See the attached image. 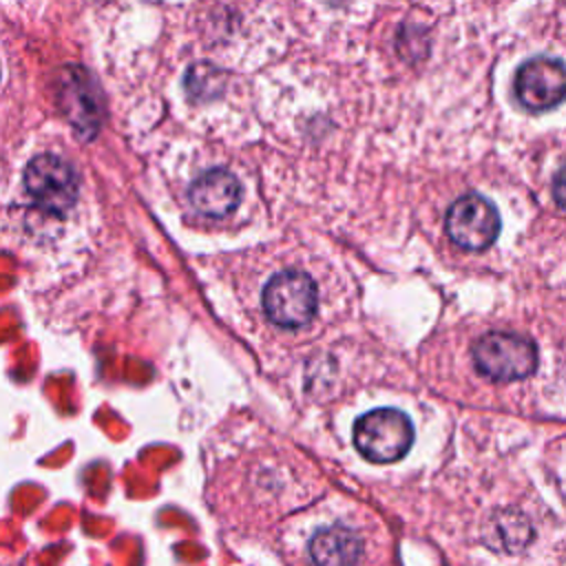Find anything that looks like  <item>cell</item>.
<instances>
[{
  "label": "cell",
  "mask_w": 566,
  "mask_h": 566,
  "mask_svg": "<svg viewBox=\"0 0 566 566\" xmlns=\"http://www.w3.org/2000/svg\"><path fill=\"white\" fill-rule=\"evenodd\" d=\"M475 369L495 380L511 382L531 376L537 367V347L531 338L513 332H489L471 347Z\"/></svg>",
  "instance_id": "obj_1"
},
{
  "label": "cell",
  "mask_w": 566,
  "mask_h": 566,
  "mask_svg": "<svg viewBox=\"0 0 566 566\" xmlns=\"http://www.w3.org/2000/svg\"><path fill=\"white\" fill-rule=\"evenodd\" d=\"M354 444L371 462H394L407 455L413 444L409 416L394 407H378L363 413L354 424Z\"/></svg>",
  "instance_id": "obj_2"
},
{
  "label": "cell",
  "mask_w": 566,
  "mask_h": 566,
  "mask_svg": "<svg viewBox=\"0 0 566 566\" xmlns=\"http://www.w3.org/2000/svg\"><path fill=\"white\" fill-rule=\"evenodd\" d=\"M261 305L274 325L296 329L314 318L318 290L310 274L298 270H283L265 283Z\"/></svg>",
  "instance_id": "obj_3"
},
{
  "label": "cell",
  "mask_w": 566,
  "mask_h": 566,
  "mask_svg": "<svg viewBox=\"0 0 566 566\" xmlns=\"http://www.w3.org/2000/svg\"><path fill=\"white\" fill-rule=\"evenodd\" d=\"M500 228L497 208L478 192L458 197L444 214L447 237L462 250H486L497 239Z\"/></svg>",
  "instance_id": "obj_4"
},
{
  "label": "cell",
  "mask_w": 566,
  "mask_h": 566,
  "mask_svg": "<svg viewBox=\"0 0 566 566\" xmlns=\"http://www.w3.org/2000/svg\"><path fill=\"white\" fill-rule=\"evenodd\" d=\"M517 102L533 113L555 108L566 99V64L551 55L526 60L513 80Z\"/></svg>",
  "instance_id": "obj_5"
},
{
  "label": "cell",
  "mask_w": 566,
  "mask_h": 566,
  "mask_svg": "<svg viewBox=\"0 0 566 566\" xmlns=\"http://www.w3.org/2000/svg\"><path fill=\"white\" fill-rule=\"evenodd\" d=\"M24 186L42 210L62 214L77 197V177L73 168L55 155H38L24 170Z\"/></svg>",
  "instance_id": "obj_6"
},
{
  "label": "cell",
  "mask_w": 566,
  "mask_h": 566,
  "mask_svg": "<svg viewBox=\"0 0 566 566\" xmlns=\"http://www.w3.org/2000/svg\"><path fill=\"white\" fill-rule=\"evenodd\" d=\"M239 197H241V186L237 177L223 168H212L199 175L188 190V199L192 208L199 214L212 217V219H221L230 214L237 208Z\"/></svg>",
  "instance_id": "obj_7"
},
{
  "label": "cell",
  "mask_w": 566,
  "mask_h": 566,
  "mask_svg": "<svg viewBox=\"0 0 566 566\" xmlns=\"http://www.w3.org/2000/svg\"><path fill=\"white\" fill-rule=\"evenodd\" d=\"M360 553V535L343 524L318 528L310 539V557L314 566H356Z\"/></svg>",
  "instance_id": "obj_8"
},
{
  "label": "cell",
  "mask_w": 566,
  "mask_h": 566,
  "mask_svg": "<svg viewBox=\"0 0 566 566\" xmlns=\"http://www.w3.org/2000/svg\"><path fill=\"white\" fill-rule=\"evenodd\" d=\"M553 199L559 206V210L566 212V164L557 170L553 179Z\"/></svg>",
  "instance_id": "obj_9"
}]
</instances>
